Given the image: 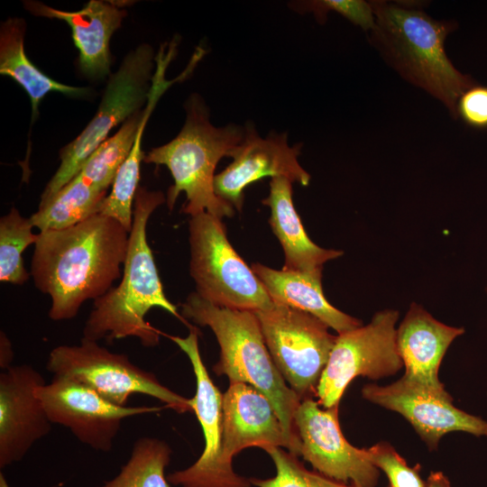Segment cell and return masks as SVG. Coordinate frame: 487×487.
I'll use <instances>...</instances> for the list:
<instances>
[{
  "instance_id": "obj_28",
  "label": "cell",
  "mask_w": 487,
  "mask_h": 487,
  "mask_svg": "<svg viewBox=\"0 0 487 487\" xmlns=\"http://www.w3.org/2000/svg\"><path fill=\"white\" fill-rule=\"evenodd\" d=\"M273 461L276 473L268 479L250 478L257 487H360L354 483H345L326 477L316 471L306 468L299 456L281 447L264 450Z\"/></svg>"
},
{
  "instance_id": "obj_17",
  "label": "cell",
  "mask_w": 487,
  "mask_h": 487,
  "mask_svg": "<svg viewBox=\"0 0 487 487\" xmlns=\"http://www.w3.org/2000/svg\"><path fill=\"white\" fill-rule=\"evenodd\" d=\"M284 447L292 454L277 412L267 396L244 382H230L223 394L222 462L233 469L234 455L248 447Z\"/></svg>"
},
{
  "instance_id": "obj_16",
  "label": "cell",
  "mask_w": 487,
  "mask_h": 487,
  "mask_svg": "<svg viewBox=\"0 0 487 487\" xmlns=\"http://www.w3.org/2000/svg\"><path fill=\"white\" fill-rule=\"evenodd\" d=\"M368 401L403 416L429 450L437 448L441 437L454 431L487 436V421L453 405V398L441 397L403 381L381 386L371 383L362 389Z\"/></svg>"
},
{
  "instance_id": "obj_27",
  "label": "cell",
  "mask_w": 487,
  "mask_h": 487,
  "mask_svg": "<svg viewBox=\"0 0 487 487\" xmlns=\"http://www.w3.org/2000/svg\"><path fill=\"white\" fill-rule=\"evenodd\" d=\"M30 217H23L13 207L0 218V281L23 285L31 274L22 258L24 250L35 244L38 234L32 233Z\"/></svg>"
},
{
  "instance_id": "obj_30",
  "label": "cell",
  "mask_w": 487,
  "mask_h": 487,
  "mask_svg": "<svg viewBox=\"0 0 487 487\" xmlns=\"http://www.w3.org/2000/svg\"><path fill=\"white\" fill-rule=\"evenodd\" d=\"M298 12L312 13L323 23L328 12H335L364 31L372 30L375 24L372 4L362 0H316L299 2L292 5Z\"/></svg>"
},
{
  "instance_id": "obj_23",
  "label": "cell",
  "mask_w": 487,
  "mask_h": 487,
  "mask_svg": "<svg viewBox=\"0 0 487 487\" xmlns=\"http://www.w3.org/2000/svg\"><path fill=\"white\" fill-rule=\"evenodd\" d=\"M106 196L77 174L50 201L39 207L30 216L40 232L62 230L74 226L98 214Z\"/></svg>"
},
{
  "instance_id": "obj_31",
  "label": "cell",
  "mask_w": 487,
  "mask_h": 487,
  "mask_svg": "<svg viewBox=\"0 0 487 487\" xmlns=\"http://www.w3.org/2000/svg\"><path fill=\"white\" fill-rule=\"evenodd\" d=\"M469 126L487 128V87L472 86L458 98L456 115Z\"/></svg>"
},
{
  "instance_id": "obj_22",
  "label": "cell",
  "mask_w": 487,
  "mask_h": 487,
  "mask_svg": "<svg viewBox=\"0 0 487 487\" xmlns=\"http://www.w3.org/2000/svg\"><path fill=\"white\" fill-rule=\"evenodd\" d=\"M26 23L21 17H10L0 27V73L12 78L28 94L32 105V123L39 115L45 96L58 92L72 97H84L89 88L58 82L44 74L27 57L24 50Z\"/></svg>"
},
{
  "instance_id": "obj_12",
  "label": "cell",
  "mask_w": 487,
  "mask_h": 487,
  "mask_svg": "<svg viewBox=\"0 0 487 487\" xmlns=\"http://www.w3.org/2000/svg\"><path fill=\"white\" fill-rule=\"evenodd\" d=\"M37 393L52 424L69 429L79 442L102 452L111 451L125 418L161 409L118 406L88 387L60 376H53Z\"/></svg>"
},
{
  "instance_id": "obj_6",
  "label": "cell",
  "mask_w": 487,
  "mask_h": 487,
  "mask_svg": "<svg viewBox=\"0 0 487 487\" xmlns=\"http://www.w3.org/2000/svg\"><path fill=\"white\" fill-rule=\"evenodd\" d=\"M155 55L142 43L129 51L118 69L109 76L101 102L92 120L69 143L60 149V163L41 195L39 207L50 201L81 170L110 131L124 123L148 102Z\"/></svg>"
},
{
  "instance_id": "obj_4",
  "label": "cell",
  "mask_w": 487,
  "mask_h": 487,
  "mask_svg": "<svg viewBox=\"0 0 487 487\" xmlns=\"http://www.w3.org/2000/svg\"><path fill=\"white\" fill-rule=\"evenodd\" d=\"M184 107L186 119L179 133L169 142L145 153L143 161L169 169L174 181L166 196L170 210L184 192L185 214L194 216L207 212L221 219L231 217L234 207L216 194L215 170L219 161L231 157L243 142L245 127L234 124L213 125L207 106L196 93L188 98Z\"/></svg>"
},
{
  "instance_id": "obj_19",
  "label": "cell",
  "mask_w": 487,
  "mask_h": 487,
  "mask_svg": "<svg viewBox=\"0 0 487 487\" xmlns=\"http://www.w3.org/2000/svg\"><path fill=\"white\" fill-rule=\"evenodd\" d=\"M23 6L36 16L62 20L69 25L79 52L78 64L86 77L99 79L109 75L110 39L127 15L119 4L90 0L82 9L73 12L59 10L38 1H25Z\"/></svg>"
},
{
  "instance_id": "obj_33",
  "label": "cell",
  "mask_w": 487,
  "mask_h": 487,
  "mask_svg": "<svg viewBox=\"0 0 487 487\" xmlns=\"http://www.w3.org/2000/svg\"><path fill=\"white\" fill-rule=\"evenodd\" d=\"M426 487H451L448 478L440 471L431 472L426 481Z\"/></svg>"
},
{
  "instance_id": "obj_5",
  "label": "cell",
  "mask_w": 487,
  "mask_h": 487,
  "mask_svg": "<svg viewBox=\"0 0 487 487\" xmlns=\"http://www.w3.org/2000/svg\"><path fill=\"white\" fill-rule=\"evenodd\" d=\"M372 7L375 46L402 77L441 100L456 116L458 98L474 84L454 67L445 51L453 24L386 2H372Z\"/></svg>"
},
{
  "instance_id": "obj_15",
  "label": "cell",
  "mask_w": 487,
  "mask_h": 487,
  "mask_svg": "<svg viewBox=\"0 0 487 487\" xmlns=\"http://www.w3.org/2000/svg\"><path fill=\"white\" fill-rule=\"evenodd\" d=\"M46 383L28 364L12 365L0 373V468L24 458L47 436L52 423L38 396Z\"/></svg>"
},
{
  "instance_id": "obj_26",
  "label": "cell",
  "mask_w": 487,
  "mask_h": 487,
  "mask_svg": "<svg viewBox=\"0 0 487 487\" xmlns=\"http://www.w3.org/2000/svg\"><path fill=\"white\" fill-rule=\"evenodd\" d=\"M143 110L135 113L111 137L106 139L86 161L78 173L92 187L107 190L131 152Z\"/></svg>"
},
{
  "instance_id": "obj_20",
  "label": "cell",
  "mask_w": 487,
  "mask_h": 487,
  "mask_svg": "<svg viewBox=\"0 0 487 487\" xmlns=\"http://www.w3.org/2000/svg\"><path fill=\"white\" fill-rule=\"evenodd\" d=\"M292 183L285 177L272 178L269 195L262 201L271 209L269 224L284 252L282 269L322 274L325 262L342 256L344 252L321 248L310 240L294 207Z\"/></svg>"
},
{
  "instance_id": "obj_10",
  "label": "cell",
  "mask_w": 487,
  "mask_h": 487,
  "mask_svg": "<svg viewBox=\"0 0 487 487\" xmlns=\"http://www.w3.org/2000/svg\"><path fill=\"white\" fill-rule=\"evenodd\" d=\"M398 318L397 310L383 309L369 324L338 334L317 385L319 405L325 409L339 405L347 386L358 376L379 380L403 367L396 341Z\"/></svg>"
},
{
  "instance_id": "obj_14",
  "label": "cell",
  "mask_w": 487,
  "mask_h": 487,
  "mask_svg": "<svg viewBox=\"0 0 487 487\" xmlns=\"http://www.w3.org/2000/svg\"><path fill=\"white\" fill-rule=\"evenodd\" d=\"M243 142L233 152V161L215 176L216 194L241 211L244 189L262 178L285 177L292 182L308 186L310 175L298 161L301 143L290 146L286 133H270L262 138L250 124L244 126Z\"/></svg>"
},
{
  "instance_id": "obj_34",
  "label": "cell",
  "mask_w": 487,
  "mask_h": 487,
  "mask_svg": "<svg viewBox=\"0 0 487 487\" xmlns=\"http://www.w3.org/2000/svg\"><path fill=\"white\" fill-rule=\"evenodd\" d=\"M0 487H10L5 476L3 473H0Z\"/></svg>"
},
{
  "instance_id": "obj_18",
  "label": "cell",
  "mask_w": 487,
  "mask_h": 487,
  "mask_svg": "<svg viewBox=\"0 0 487 487\" xmlns=\"http://www.w3.org/2000/svg\"><path fill=\"white\" fill-rule=\"evenodd\" d=\"M464 333L463 327L447 326L413 302L397 328L396 341L405 367L400 378L410 386L448 397L438 371L452 342Z\"/></svg>"
},
{
  "instance_id": "obj_2",
  "label": "cell",
  "mask_w": 487,
  "mask_h": 487,
  "mask_svg": "<svg viewBox=\"0 0 487 487\" xmlns=\"http://www.w3.org/2000/svg\"><path fill=\"white\" fill-rule=\"evenodd\" d=\"M166 202L160 190L139 187L133 204V226L120 282L94 301L83 327V338L108 344L134 337L145 347L160 342L158 329L145 317L154 308L169 312L190 328L192 326L166 297L152 249L147 225L153 211Z\"/></svg>"
},
{
  "instance_id": "obj_24",
  "label": "cell",
  "mask_w": 487,
  "mask_h": 487,
  "mask_svg": "<svg viewBox=\"0 0 487 487\" xmlns=\"http://www.w3.org/2000/svg\"><path fill=\"white\" fill-rule=\"evenodd\" d=\"M171 453L170 446L161 439L139 437L119 473L98 487H170L165 470Z\"/></svg>"
},
{
  "instance_id": "obj_8",
  "label": "cell",
  "mask_w": 487,
  "mask_h": 487,
  "mask_svg": "<svg viewBox=\"0 0 487 487\" xmlns=\"http://www.w3.org/2000/svg\"><path fill=\"white\" fill-rule=\"evenodd\" d=\"M46 369L53 376L69 378L96 391L106 400L127 406L135 393L155 398L176 412L192 411L187 399L160 382L157 377L96 341L81 338L78 345H61L48 356Z\"/></svg>"
},
{
  "instance_id": "obj_29",
  "label": "cell",
  "mask_w": 487,
  "mask_h": 487,
  "mask_svg": "<svg viewBox=\"0 0 487 487\" xmlns=\"http://www.w3.org/2000/svg\"><path fill=\"white\" fill-rule=\"evenodd\" d=\"M366 455L370 462L385 473L390 487H426L420 475V465L409 466L388 442L381 441L366 448Z\"/></svg>"
},
{
  "instance_id": "obj_32",
  "label": "cell",
  "mask_w": 487,
  "mask_h": 487,
  "mask_svg": "<svg viewBox=\"0 0 487 487\" xmlns=\"http://www.w3.org/2000/svg\"><path fill=\"white\" fill-rule=\"evenodd\" d=\"M14 353L12 344L7 335L1 331L0 333V368L6 370L12 366Z\"/></svg>"
},
{
  "instance_id": "obj_3",
  "label": "cell",
  "mask_w": 487,
  "mask_h": 487,
  "mask_svg": "<svg viewBox=\"0 0 487 487\" xmlns=\"http://www.w3.org/2000/svg\"><path fill=\"white\" fill-rule=\"evenodd\" d=\"M181 316L201 326H208L220 347L213 372L230 382L247 383L262 392L272 403L292 454L299 456L300 442L294 427V413L301 402L287 385L266 346L255 312L216 306L191 292L181 304Z\"/></svg>"
},
{
  "instance_id": "obj_9",
  "label": "cell",
  "mask_w": 487,
  "mask_h": 487,
  "mask_svg": "<svg viewBox=\"0 0 487 487\" xmlns=\"http://www.w3.org/2000/svg\"><path fill=\"white\" fill-rule=\"evenodd\" d=\"M269 353L289 386L302 400L317 395L336 336L317 317L281 304L255 312Z\"/></svg>"
},
{
  "instance_id": "obj_13",
  "label": "cell",
  "mask_w": 487,
  "mask_h": 487,
  "mask_svg": "<svg viewBox=\"0 0 487 487\" xmlns=\"http://www.w3.org/2000/svg\"><path fill=\"white\" fill-rule=\"evenodd\" d=\"M339 405L320 409L312 398L301 400L294 413L300 442L299 455L314 471L345 483L376 487L380 472L368 459L366 448L352 446L338 419Z\"/></svg>"
},
{
  "instance_id": "obj_21",
  "label": "cell",
  "mask_w": 487,
  "mask_h": 487,
  "mask_svg": "<svg viewBox=\"0 0 487 487\" xmlns=\"http://www.w3.org/2000/svg\"><path fill=\"white\" fill-rule=\"evenodd\" d=\"M251 268L273 303L308 312L338 334L363 326L361 320L328 302L322 289V274L275 270L259 262Z\"/></svg>"
},
{
  "instance_id": "obj_11",
  "label": "cell",
  "mask_w": 487,
  "mask_h": 487,
  "mask_svg": "<svg viewBox=\"0 0 487 487\" xmlns=\"http://www.w3.org/2000/svg\"><path fill=\"white\" fill-rule=\"evenodd\" d=\"M188 356L196 378V392L189 404L201 426L205 446L190 466L175 471L167 479L179 487H251L250 478L237 474L222 462L223 394L203 363L198 331L189 328L186 337L169 335Z\"/></svg>"
},
{
  "instance_id": "obj_25",
  "label": "cell",
  "mask_w": 487,
  "mask_h": 487,
  "mask_svg": "<svg viewBox=\"0 0 487 487\" xmlns=\"http://www.w3.org/2000/svg\"><path fill=\"white\" fill-rule=\"evenodd\" d=\"M151 113L148 109L143 111L131 152L118 170L112 190L102 200L98 212L117 221L129 233L133 226V204L141 179V162L145 155L142 150V139Z\"/></svg>"
},
{
  "instance_id": "obj_7",
  "label": "cell",
  "mask_w": 487,
  "mask_h": 487,
  "mask_svg": "<svg viewBox=\"0 0 487 487\" xmlns=\"http://www.w3.org/2000/svg\"><path fill=\"white\" fill-rule=\"evenodd\" d=\"M189 271L196 292L222 308L259 311L273 302L264 286L233 248L222 219L209 213L188 222Z\"/></svg>"
},
{
  "instance_id": "obj_1",
  "label": "cell",
  "mask_w": 487,
  "mask_h": 487,
  "mask_svg": "<svg viewBox=\"0 0 487 487\" xmlns=\"http://www.w3.org/2000/svg\"><path fill=\"white\" fill-rule=\"evenodd\" d=\"M129 232L113 218L96 214L62 230L38 234L30 274L36 289L49 295L54 321L72 319L121 278Z\"/></svg>"
}]
</instances>
